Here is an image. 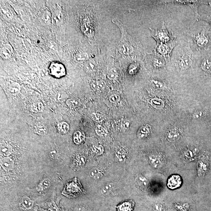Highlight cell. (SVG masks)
<instances>
[{"mask_svg": "<svg viewBox=\"0 0 211 211\" xmlns=\"http://www.w3.org/2000/svg\"><path fill=\"white\" fill-rule=\"evenodd\" d=\"M57 130L58 132L61 134H67L69 131V125L66 122H60L58 124Z\"/></svg>", "mask_w": 211, "mask_h": 211, "instance_id": "obj_20", "label": "cell"}, {"mask_svg": "<svg viewBox=\"0 0 211 211\" xmlns=\"http://www.w3.org/2000/svg\"><path fill=\"white\" fill-rule=\"evenodd\" d=\"M197 20L205 21L209 24V26L211 27V10L206 14L200 15V18Z\"/></svg>", "mask_w": 211, "mask_h": 211, "instance_id": "obj_31", "label": "cell"}, {"mask_svg": "<svg viewBox=\"0 0 211 211\" xmlns=\"http://www.w3.org/2000/svg\"><path fill=\"white\" fill-rule=\"evenodd\" d=\"M182 183V180L181 177L179 175H173L168 178L167 186L170 189H176L180 187Z\"/></svg>", "mask_w": 211, "mask_h": 211, "instance_id": "obj_11", "label": "cell"}, {"mask_svg": "<svg viewBox=\"0 0 211 211\" xmlns=\"http://www.w3.org/2000/svg\"><path fill=\"white\" fill-rule=\"evenodd\" d=\"M196 49L203 53L208 52L211 48V27L204 25L200 31L190 35Z\"/></svg>", "mask_w": 211, "mask_h": 211, "instance_id": "obj_2", "label": "cell"}, {"mask_svg": "<svg viewBox=\"0 0 211 211\" xmlns=\"http://www.w3.org/2000/svg\"><path fill=\"white\" fill-rule=\"evenodd\" d=\"M152 87L157 90H164L167 88V84L164 81L156 79H153L150 82Z\"/></svg>", "mask_w": 211, "mask_h": 211, "instance_id": "obj_19", "label": "cell"}, {"mask_svg": "<svg viewBox=\"0 0 211 211\" xmlns=\"http://www.w3.org/2000/svg\"><path fill=\"white\" fill-rule=\"evenodd\" d=\"M137 183L140 186L145 187L147 184V180L144 176L140 175L136 178Z\"/></svg>", "mask_w": 211, "mask_h": 211, "instance_id": "obj_37", "label": "cell"}, {"mask_svg": "<svg viewBox=\"0 0 211 211\" xmlns=\"http://www.w3.org/2000/svg\"><path fill=\"white\" fill-rule=\"evenodd\" d=\"M149 162L154 168H160L163 165V162L160 158L155 155H151L149 157Z\"/></svg>", "mask_w": 211, "mask_h": 211, "instance_id": "obj_16", "label": "cell"}, {"mask_svg": "<svg viewBox=\"0 0 211 211\" xmlns=\"http://www.w3.org/2000/svg\"><path fill=\"white\" fill-rule=\"evenodd\" d=\"M95 131L97 135L100 137H106L108 134V131L106 129L101 125H97L96 127Z\"/></svg>", "mask_w": 211, "mask_h": 211, "instance_id": "obj_30", "label": "cell"}, {"mask_svg": "<svg viewBox=\"0 0 211 211\" xmlns=\"http://www.w3.org/2000/svg\"><path fill=\"white\" fill-rule=\"evenodd\" d=\"M106 84L105 81H99L93 82L91 84V87L93 90L101 91L106 87Z\"/></svg>", "mask_w": 211, "mask_h": 211, "instance_id": "obj_21", "label": "cell"}, {"mask_svg": "<svg viewBox=\"0 0 211 211\" xmlns=\"http://www.w3.org/2000/svg\"><path fill=\"white\" fill-rule=\"evenodd\" d=\"M175 207L178 211H188L190 209L189 206L187 204H184L182 205L176 204Z\"/></svg>", "mask_w": 211, "mask_h": 211, "instance_id": "obj_41", "label": "cell"}, {"mask_svg": "<svg viewBox=\"0 0 211 211\" xmlns=\"http://www.w3.org/2000/svg\"><path fill=\"white\" fill-rule=\"evenodd\" d=\"M130 122L129 120L122 119L121 122V128L124 131H126L130 128Z\"/></svg>", "mask_w": 211, "mask_h": 211, "instance_id": "obj_38", "label": "cell"}, {"mask_svg": "<svg viewBox=\"0 0 211 211\" xmlns=\"http://www.w3.org/2000/svg\"><path fill=\"white\" fill-rule=\"evenodd\" d=\"M204 115V113L202 112H198L195 113L194 115V117L195 118H200L202 117Z\"/></svg>", "mask_w": 211, "mask_h": 211, "instance_id": "obj_47", "label": "cell"}, {"mask_svg": "<svg viewBox=\"0 0 211 211\" xmlns=\"http://www.w3.org/2000/svg\"><path fill=\"white\" fill-rule=\"evenodd\" d=\"M176 42L167 44H157L155 49V53L165 60L166 62L170 61L173 50L176 46Z\"/></svg>", "mask_w": 211, "mask_h": 211, "instance_id": "obj_6", "label": "cell"}, {"mask_svg": "<svg viewBox=\"0 0 211 211\" xmlns=\"http://www.w3.org/2000/svg\"><path fill=\"white\" fill-rule=\"evenodd\" d=\"M112 22L118 26L121 33V38L118 47L120 54L127 56H141L142 47L140 43L129 35L119 20L115 18L112 20Z\"/></svg>", "mask_w": 211, "mask_h": 211, "instance_id": "obj_1", "label": "cell"}, {"mask_svg": "<svg viewBox=\"0 0 211 211\" xmlns=\"http://www.w3.org/2000/svg\"><path fill=\"white\" fill-rule=\"evenodd\" d=\"M43 109V104L39 102L34 103L31 106V109L34 112L37 113L42 111Z\"/></svg>", "mask_w": 211, "mask_h": 211, "instance_id": "obj_33", "label": "cell"}, {"mask_svg": "<svg viewBox=\"0 0 211 211\" xmlns=\"http://www.w3.org/2000/svg\"><path fill=\"white\" fill-rule=\"evenodd\" d=\"M90 176L93 179L98 180L103 176V173L100 170L97 168L92 169L89 172Z\"/></svg>", "mask_w": 211, "mask_h": 211, "instance_id": "obj_27", "label": "cell"}, {"mask_svg": "<svg viewBox=\"0 0 211 211\" xmlns=\"http://www.w3.org/2000/svg\"><path fill=\"white\" fill-rule=\"evenodd\" d=\"M152 208L154 211H165V207L163 204L159 203L154 204L152 206Z\"/></svg>", "mask_w": 211, "mask_h": 211, "instance_id": "obj_42", "label": "cell"}, {"mask_svg": "<svg viewBox=\"0 0 211 211\" xmlns=\"http://www.w3.org/2000/svg\"><path fill=\"white\" fill-rule=\"evenodd\" d=\"M86 159L84 156H80L79 158L78 163L80 166H83L85 164Z\"/></svg>", "mask_w": 211, "mask_h": 211, "instance_id": "obj_45", "label": "cell"}, {"mask_svg": "<svg viewBox=\"0 0 211 211\" xmlns=\"http://www.w3.org/2000/svg\"><path fill=\"white\" fill-rule=\"evenodd\" d=\"M114 188V184L112 183H108L105 184L101 188V193L104 195H109Z\"/></svg>", "mask_w": 211, "mask_h": 211, "instance_id": "obj_29", "label": "cell"}, {"mask_svg": "<svg viewBox=\"0 0 211 211\" xmlns=\"http://www.w3.org/2000/svg\"><path fill=\"white\" fill-rule=\"evenodd\" d=\"M34 202L30 198L27 196L22 197L20 201L21 207L26 210H30L33 207Z\"/></svg>", "mask_w": 211, "mask_h": 211, "instance_id": "obj_15", "label": "cell"}, {"mask_svg": "<svg viewBox=\"0 0 211 211\" xmlns=\"http://www.w3.org/2000/svg\"><path fill=\"white\" fill-rule=\"evenodd\" d=\"M85 191L77 178L67 182L62 194L68 198H74L85 194Z\"/></svg>", "mask_w": 211, "mask_h": 211, "instance_id": "obj_5", "label": "cell"}, {"mask_svg": "<svg viewBox=\"0 0 211 211\" xmlns=\"http://www.w3.org/2000/svg\"><path fill=\"white\" fill-rule=\"evenodd\" d=\"M72 211H87L84 207L81 206H78L74 208Z\"/></svg>", "mask_w": 211, "mask_h": 211, "instance_id": "obj_46", "label": "cell"}, {"mask_svg": "<svg viewBox=\"0 0 211 211\" xmlns=\"http://www.w3.org/2000/svg\"><path fill=\"white\" fill-rule=\"evenodd\" d=\"M13 51V48L10 44H6L2 48L1 54L2 56L5 58H7L10 56Z\"/></svg>", "mask_w": 211, "mask_h": 211, "instance_id": "obj_28", "label": "cell"}, {"mask_svg": "<svg viewBox=\"0 0 211 211\" xmlns=\"http://www.w3.org/2000/svg\"><path fill=\"white\" fill-rule=\"evenodd\" d=\"M135 203L132 200L125 201L117 206V211H133Z\"/></svg>", "mask_w": 211, "mask_h": 211, "instance_id": "obj_12", "label": "cell"}, {"mask_svg": "<svg viewBox=\"0 0 211 211\" xmlns=\"http://www.w3.org/2000/svg\"><path fill=\"white\" fill-rule=\"evenodd\" d=\"M146 61L156 70L163 69L166 65L165 60L155 53L146 56Z\"/></svg>", "mask_w": 211, "mask_h": 211, "instance_id": "obj_7", "label": "cell"}, {"mask_svg": "<svg viewBox=\"0 0 211 211\" xmlns=\"http://www.w3.org/2000/svg\"><path fill=\"white\" fill-rule=\"evenodd\" d=\"M181 137L180 133L176 129L170 130L167 134V138L170 142H175L178 140Z\"/></svg>", "mask_w": 211, "mask_h": 211, "instance_id": "obj_17", "label": "cell"}, {"mask_svg": "<svg viewBox=\"0 0 211 211\" xmlns=\"http://www.w3.org/2000/svg\"><path fill=\"white\" fill-rule=\"evenodd\" d=\"M67 105L71 108H75L77 107L79 105V102L76 99H71L67 100Z\"/></svg>", "mask_w": 211, "mask_h": 211, "instance_id": "obj_39", "label": "cell"}, {"mask_svg": "<svg viewBox=\"0 0 211 211\" xmlns=\"http://www.w3.org/2000/svg\"><path fill=\"white\" fill-rule=\"evenodd\" d=\"M91 117L93 121L97 122H102L104 120L103 116L101 113L98 112L92 113Z\"/></svg>", "mask_w": 211, "mask_h": 211, "instance_id": "obj_34", "label": "cell"}, {"mask_svg": "<svg viewBox=\"0 0 211 211\" xmlns=\"http://www.w3.org/2000/svg\"><path fill=\"white\" fill-rule=\"evenodd\" d=\"M76 60L78 61H84L88 59V54L86 53H81L77 55L76 57Z\"/></svg>", "mask_w": 211, "mask_h": 211, "instance_id": "obj_44", "label": "cell"}, {"mask_svg": "<svg viewBox=\"0 0 211 211\" xmlns=\"http://www.w3.org/2000/svg\"><path fill=\"white\" fill-rule=\"evenodd\" d=\"M20 87L19 84L17 83H13L9 86L8 90L11 94L12 95H17L20 91Z\"/></svg>", "mask_w": 211, "mask_h": 211, "instance_id": "obj_24", "label": "cell"}, {"mask_svg": "<svg viewBox=\"0 0 211 211\" xmlns=\"http://www.w3.org/2000/svg\"><path fill=\"white\" fill-rule=\"evenodd\" d=\"M118 77V72L115 68H112L109 70L107 74V77L109 80H115Z\"/></svg>", "mask_w": 211, "mask_h": 211, "instance_id": "obj_32", "label": "cell"}, {"mask_svg": "<svg viewBox=\"0 0 211 211\" xmlns=\"http://www.w3.org/2000/svg\"><path fill=\"white\" fill-rule=\"evenodd\" d=\"M50 74L56 78H60L66 74V69L62 63L59 62H52L49 68Z\"/></svg>", "mask_w": 211, "mask_h": 211, "instance_id": "obj_8", "label": "cell"}, {"mask_svg": "<svg viewBox=\"0 0 211 211\" xmlns=\"http://www.w3.org/2000/svg\"><path fill=\"white\" fill-rule=\"evenodd\" d=\"M151 104L152 106L156 109L161 108L162 107V101L158 99H154L151 100Z\"/></svg>", "mask_w": 211, "mask_h": 211, "instance_id": "obj_40", "label": "cell"}, {"mask_svg": "<svg viewBox=\"0 0 211 211\" xmlns=\"http://www.w3.org/2000/svg\"><path fill=\"white\" fill-rule=\"evenodd\" d=\"M203 54L199 61L200 68L204 72L211 74V52L208 51Z\"/></svg>", "mask_w": 211, "mask_h": 211, "instance_id": "obj_9", "label": "cell"}, {"mask_svg": "<svg viewBox=\"0 0 211 211\" xmlns=\"http://www.w3.org/2000/svg\"><path fill=\"white\" fill-rule=\"evenodd\" d=\"M174 59L175 66L179 70L184 71L188 70L194 63V59L192 51L190 46L183 48Z\"/></svg>", "mask_w": 211, "mask_h": 211, "instance_id": "obj_3", "label": "cell"}, {"mask_svg": "<svg viewBox=\"0 0 211 211\" xmlns=\"http://www.w3.org/2000/svg\"><path fill=\"white\" fill-rule=\"evenodd\" d=\"M1 165L2 168L6 171H11L14 168V162L11 158L8 157L1 158Z\"/></svg>", "mask_w": 211, "mask_h": 211, "instance_id": "obj_14", "label": "cell"}, {"mask_svg": "<svg viewBox=\"0 0 211 211\" xmlns=\"http://www.w3.org/2000/svg\"><path fill=\"white\" fill-rule=\"evenodd\" d=\"M150 30L151 36L156 41L157 44H167L175 41L176 38L172 32H169L164 22L161 28L156 30L150 28Z\"/></svg>", "mask_w": 211, "mask_h": 211, "instance_id": "obj_4", "label": "cell"}, {"mask_svg": "<svg viewBox=\"0 0 211 211\" xmlns=\"http://www.w3.org/2000/svg\"><path fill=\"white\" fill-rule=\"evenodd\" d=\"M12 148L9 143L2 141L1 143V157H8L12 153Z\"/></svg>", "mask_w": 211, "mask_h": 211, "instance_id": "obj_13", "label": "cell"}, {"mask_svg": "<svg viewBox=\"0 0 211 211\" xmlns=\"http://www.w3.org/2000/svg\"><path fill=\"white\" fill-rule=\"evenodd\" d=\"M150 130L147 126H142L139 129L137 132V136L140 139L146 138L150 134Z\"/></svg>", "mask_w": 211, "mask_h": 211, "instance_id": "obj_23", "label": "cell"}, {"mask_svg": "<svg viewBox=\"0 0 211 211\" xmlns=\"http://www.w3.org/2000/svg\"><path fill=\"white\" fill-rule=\"evenodd\" d=\"M92 151L96 155L99 156L103 153L104 149L102 145H96L93 147Z\"/></svg>", "mask_w": 211, "mask_h": 211, "instance_id": "obj_36", "label": "cell"}, {"mask_svg": "<svg viewBox=\"0 0 211 211\" xmlns=\"http://www.w3.org/2000/svg\"><path fill=\"white\" fill-rule=\"evenodd\" d=\"M56 152L55 151H53L51 152L50 153V156L52 158H55V156H56Z\"/></svg>", "mask_w": 211, "mask_h": 211, "instance_id": "obj_48", "label": "cell"}, {"mask_svg": "<svg viewBox=\"0 0 211 211\" xmlns=\"http://www.w3.org/2000/svg\"><path fill=\"white\" fill-rule=\"evenodd\" d=\"M209 163L207 158H202L198 162L197 175L199 177L204 176L209 169Z\"/></svg>", "mask_w": 211, "mask_h": 211, "instance_id": "obj_10", "label": "cell"}, {"mask_svg": "<svg viewBox=\"0 0 211 211\" xmlns=\"http://www.w3.org/2000/svg\"><path fill=\"white\" fill-rule=\"evenodd\" d=\"M35 131V133L39 135L44 136L48 134L49 130L47 127L43 125H39L36 127Z\"/></svg>", "mask_w": 211, "mask_h": 211, "instance_id": "obj_26", "label": "cell"}, {"mask_svg": "<svg viewBox=\"0 0 211 211\" xmlns=\"http://www.w3.org/2000/svg\"><path fill=\"white\" fill-rule=\"evenodd\" d=\"M51 180L49 178H45L41 181L37 187L36 189L39 192H42L48 189L51 186Z\"/></svg>", "mask_w": 211, "mask_h": 211, "instance_id": "obj_18", "label": "cell"}, {"mask_svg": "<svg viewBox=\"0 0 211 211\" xmlns=\"http://www.w3.org/2000/svg\"><path fill=\"white\" fill-rule=\"evenodd\" d=\"M139 68V65L138 63H134L130 65L129 68V73L130 75L135 74Z\"/></svg>", "mask_w": 211, "mask_h": 211, "instance_id": "obj_35", "label": "cell"}, {"mask_svg": "<svg viewBox=\"0 0 211 211\" xmlns=\"http://www.w3.org/2000/svg\"><path fill=\"white\" fill-rule=\"evenodd\" d=\"M121 100V97L118 95L113 94L110 96L109 98V101L112 103L115 104L119 102Z\"/></svg>", "mask_w": 211, "mask_h": 211, "instance_id": "obj_43", "label": "cell"}, {"mask_svg": "<svg viewBox=\"0 0 211 211\" xmlns=\"http://www.w3.org/2000/svg\"><path fill=\"white\" fill-rule=\"evenodd\" d=\"M127 151L124 148L121 147L118 149L116 151V155L120 161H123L126 157Z\"/></svg>", "mask_w": 211, "mask_h": 211, "instance_id": "obj_25", "label": "cell"}, {"mask_svg": "<svg viewBox=\"0 0 211 211\" xmlns=\"http://www.w3.org/2000/svg\"><path fill=\"white\" fill-rule=\"evenodd\" d=\"M85 138L83 133L77 131L75 132L73 134V141L76 144H80L83 142Z\"/></svg>", "mask_w": 211, "mask_h": 211, "instance_id": "obj_22", "label": "cell"}]
</instances>
